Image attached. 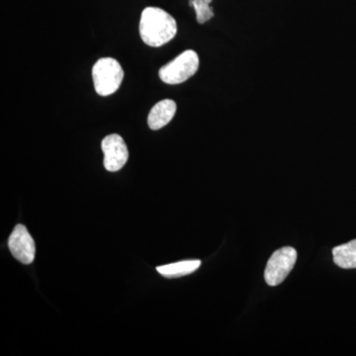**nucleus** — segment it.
I'll use <instances>...</instances> for the list:
<instances>
[{"mask_svg": "<svg viewBox=\"0 0 356 356\" xmlns=\"http://www.w3.org/2000/svg\"><path fill=\"white\" fill-rule=\"evenodd\" d=\"M8 248L11 254L23 264L34 261L36 245L28 229L23 225H17L9 236Z\"/></svg>", "mask_w": 356, "mask_h": 356, "instance_id": "423d86ee", "label": "nucleus"}, {"mask_svg": "<svg viewBox=\"0 0 356 356\" xmlns=\"http://www.w3.org/2000/svg\"><path fill=\"white\" fill-rule=\"evenodd\" d=\"M332 255L337 266L344 269L356 268V240L334 248Z\"/></svg>", "mask_w": 356, "mask_h": 356, "instance_id": "1a4fd4ad", "label": "nucleus"}, {"mask_svg": "<svg viewBox=\"0 0 356 356\" xmlns=\"http://www.w3.org/2000/svg\"><path fill=\"white\" fill-rule=\"evenodd\" d=\"M140 36L143 42L159 48L172 41L177 34V20L159 7H146L140 14Z\"/></svg>", "mask_w": 356, "mask_h": 356, "instance_id": "f257e3e1", "label": "nucleus"}, {"mask_svg": "<svg viewBox=\"0 0 356 356\" xmlns=\"http://www.w3.org/2000/svg\"><path fill=\"white\" fill-rule=\"evenodd\" d=\"M177 110V103L172 99H163L156 103L147 116L149 129L156 131L165 127L172 120Z\"/></svg>", "mask_w": 356, "mask_h": 356, "instance_id": "0eeeda50", "label": "nucleus"}, {"mask_svg": "<svg viewBox=\"0 0 356 356\" xmlns=\"http://www.w3.org/2000/svg\"><path fill=\"white\" fill-rule=\"evenodd\" d=\"M200 266V261H184L156 267V270L166 278H177L193 273Z\"/></svg>", "mask_w": 356, "mask_h": 356, "instance_id": "6e6552de", "label": "nucleus"}, {"mask_svg": "<svg viewBox=\"0 0 356 356\" xmlns=\"http://www.w3.org/2000/svg\"><path fill=\"white\" fill-rule=\"evenodd\" d=\"M92 79L98 95H112L123 83L124 70L115 58H102L93 65Z\"/></svg>", "mask_w": 356, "mask_h": 356, "instance_id": "f03ea898", "label": "nucleus"}, {"mask_svg": "<svg viewBox=\"0 0 356 356\" xmlns=\"http://www.w3.org/2000/svg\"><path fill=\"white\" fill-rule=\"evenodd\" d=\"M200 60L198 54L193 50H186L175 60L161 67L159 79L170 86L184 83L195 76L198 72Z\"/></svg>", "mask_w": 356, "mask_h": 356, "instance_id": "7ed1b4c3", "label": "nucleus"}, {"mask_svg": "<svg viewBox=\"0 0 356 356\" xmlns=\"http://www.w3.org/2000/svg\"><path fill=\"white\" fill-rule=\"evenodd\" d=\"M297 261V252L293 248L285 247L276 250L271 255L264 271V280L269 286L281 284L289 273Z\"/></svg>", "mask_w": 356, "mask_h": 356, "instance_id": "20e7f679", "label": "nucleus"}, {"mask_svg": "<svg viewBox=\"0 0 356 356\" xmlns=\"http://www.w3.org/2000/svg\"><path fill=\"white\" fill-rule=\"evenodd\" d=\"M102 147L104 154V168L115 172L123 168L129 159V151L125 140L117 134L106 136L102 140Z\"/></svg>", "mask_w": 356, "mask_h": 356, "instance_id": "39448f33", "label": "nucleus"}, {"mask_svg": "<svg viewBox=\"0 0 356 356\" xmlns=\"http://www.w3.org/2000/svg\"><path fill=\"white\" fill-rule=\"evenodd\" d=\"M191 6L195 10L196 20L199 24H205L206 22L214 17V11H213L212 7L205 0H191Z\"/></svg>", "mask_w": 356, "mask_h": 356, "instance_id": "9d476101", "label": "nucleus"}, {"mask_svg": "<svg viewBox=\"0 0 356 356\" xmlns=\"http://www.w3.org/2000/svg\"><path fill=\"white\" fill-rule=\"evenodd\" d=\"M206 2H208V3L211 4V2L213 1V0H205Z\"/></svg>", "mask_w": 356, "mask_h": 356, "instance_id": "9b49d317", "label": "nucleus"}]
</instances>
